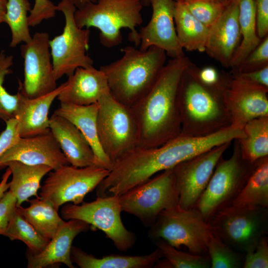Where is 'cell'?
I'll return each instance as SVG.
<instances>
[{
	"instance_id": "43",
	"label": "cell",
	"mask_w": 268,
	"mask_h": 268,
	"mask_svg": "<svg viewBox=\"0 0 268 268\" xmlns=\"http://www.w3.org/2000/svg\"><path fill=\"white\" fill-rule=\"evenodd\" d=\"M255 0L257 33L263 39L268 35V0Z\"/></svg>"
},
{
	"instance_id": "15",
	"label": "cell",
	"mask_w": 268,
	"mask_h": 268,
	"mask_svg": "<svg viewBox=\"0 0 268 268\" xmlns=\"http://www.w3.org/2000/svg\"><path fill=\"white\" fill-rule=\"evenodd\" d=\"M49 35L36 32L31 40L20 47L24 63V80L18 90L29 98H35L54 91L58 87L50 52Z\"/></svg>"
},
{
	"instance_id": "12",
	"label": "cell",
	"mask_w": 268,
	"mask_h": 268,
	"mask_svg": "<svg viewBox=\"0 0 268 268\" xmlns=\"http://www.w3.org/2000/svg\"><path fill=\"white\" fill-rule=\"evenodd\" d=\"M121 212L119 196L112 195L80 205L67 203L61 214L66 219L80 220L103 231L119 250L125 252L134 246L135 236L123 224Z\"/></svg>"
},
{
	"instance_id": "9",
	"label": "cell",
	"mask_w": 268,
	"mask_h": 268,
	"mask_svg": "<svg viewBox=\"0 0 268 268\" xmlns=\"http://www.w3.org/2000/svg\"><path fill=\"white\" fill-rule=\"evenodd\" d=\"M122 211L150 226L163 210L179 206L173 168L162 171L119 196Z\"/></svg>"
},
{
	"instance_id": "21",
	"label": "cell",
	"mask_w": 268,
	"mask_h": 268,
	"mask_svg": "<svg viewBox=\"0 0 268 268\" xmlns=\"http://www.w3.org/2000/svg\"><path fill=\"white\" fill-rule=\"evenodd\" d=\"M108 92L107 80L101 69L93 66L78 67L68 76L57 99L61 103L86 106L97 103Z\"/></svg>"
},
{
	"instance_id": "13",
	"label": "cell",
	"mask_w": 268,
	"mask_h": 268,
	"mask_svg": "<svg viewBox=\"0 0 268 268\" xmlns=\"http://www.w3.org/2000/svg\"><path fill=\"white\" fill-rule=\"evenodd\" d=\"M109 172L110 170L96 165L85 167L64 165L50 172L41 187L40 197L58 210L60 206L68 202L79 204Z\"/></svg>"
},
{
	"instance_id": "20",
	"label": "cell",
	"mask_w": 268,
	"mask_h": 268,
	"mask_svg": "<svg viewBox=\"0 0 268 268\" xmlns=\"http://www.w3.org/2000/svg\"><path fill=\"white\" fill-rule=\"evenodd\" d=\"M89 225L78 219L64 221L45 248L38 253L27 255V268H44L62 263L74 268L71 258L72 241L79 233L86 231Z\"/></svg>"
},
{
	"instance_id": "30",
	"label": "cell",
	"mask_w": 268,
	"mask_h": 268,
	"mask_svg": "<svg viewBox=\"0 0 268 268\" xmlns=\"http://www.w3.org/2000/svg\"><path fill=\"white\" fill-rule=\"evenodd\" d=\"M239 22L242 39L229 68L236 69L262 40L257 33L255 0H239Z\"/></svg>"
},
{
	"instance_id": "44",
	"label": "cell",
	"mask_w": 268,
	"mask_h": 268,
	"mask_svg": "<svg viewBox=\"0 0 268 268\" xmlns=\"http://www.w3.org/2000/svg\"><path fill=\"white\" fill-rule=\"evenodd\" d=\"M230 72L252 83L268 88V66L258 70L247 72L236 73L231 71Z\"/></svg>"
},
{
	"instance_id": "25",
	"label": "cell",
	"mask_w": 268,
	"mask_h": 268,
	"mask_svg": "<svg viewBox=\"0 0 268 268\" xmlns=\"http://www.w3.org/2000/svg\"><path fill=\"white\" fill-rule=\"evenodd\" d=\"M163 255L159 249L144 255L125 256L110 254L96 258L80 249L72 247V262L81 268H149L153 267Z\"/></svg>"
},
{
	"instance_id": "42",
	"label": "cell",
	"mask_w": 268,
	"mask_h": 268,
	"mask_svg": "<svg viewBox=\"0 0 268 268\" xmlns=\"http://www.w3.org/2000/svg\"><path fill=\"white\" fill-rule=\"evenodd\" d=\"M15 197L8 191L0 199V235H3L16 207Z\"/></svg>"
},
{
	"instance_id": "10",
	"label": "cell",
	"mask_w": 268,
	"mask_h": 268,
	"mask_svg": "<svg viewBox=\"0 0 268 268\" xmlns=\"http://www.w3.org/2000/svg\"><path fill=\"white\" fill-rule=\"evenodd\" d=\"M209 229L201 214L195 209L179 206L162 210L151 226L148 236L162 239L177 249L184 246L190 253L208 254L206 241Z\"/></svg>"
},
{
	"instance_id": "18",
	"label": "cell",
	"mask_w": 268,
	"mask_h": 268,
	"mask_svg": "<svg viewBox=\"0 0 268 268\" xmlns=\"http://www.w3.org/2000/svg\"><path fill=\"white\" fill-rule=\"evenodd\" d=\"M239 0H230L209 28L205 52L225 67L239 46L242 35L239 22Z\"/></svg>"
},
{
	"instance_id": "37",
	"label": "cell",
	"mask_w": 268,
	"mask_h": 268,
	"mask_svg": "<svg viewBox=\"0 0 268 268\" xmlns=\"http://www.w3.org/2000/svg\"><path fill=\"white\" fill-rule=\"evenodd\" d=\"M181 2L195 17L208 28L220 15L225 5L221 0H187Z\"/></svg>"
},
{
	"instance_id": "36",
	"label": "cell",
	"mask_w": 268,
	"mask_h": 268,
	"mask_svg": "<svg viewBox=\"0 0 268 268\" xmlns=\"http://www.w3.org/2000/svg\"><path fill=\"white\" fill-rule=\"evenodd\" d=\"M13 57L3 51L0 52V119L4 122L14 118L20 96L19 91L15 94L8 92L3 83L5 76L11 73Z\"/></svg>"
},
{
	"instance_id": "35",
	"label": "cell",
	"mask_w": 268,
	"mask_h": 268,
	"mask_svg": "<svg viewBox=\"0 0 268 268\" xmlns=\"http://www.w3.org/2000/svg\"><path fill=\"white\" fill-rule=\"evenodd\" d=\"M157 248L160 250L170 268H209L211 263L208 254L196 255L181 251L165 241L158 239L155 240Z\"/></svg>"
},
{
	"instance_id": "17",
	"label": "cell",
	"mask_w": 268,
	"mask_h": 268,
	"mask_svg": "<svg viewBox=\"0 0 268 268\" xmlns=\"http://www.w3.org/2000/svg\"><path fill=\"white\" fill-rule=\"evenodd\" d=\"M152 15L148 23L138 32L139 49L145 51L151 46L163 50L173 58L185 56L177 37L174 14V0H150Z\"/></svg>"
},
{
	"instance_id": "16",
	"label": "cell",
	"mask_w": 268,
	"mask_h": 268,
	"mask_svg": "<svg viewBox=\"0 0 268 268\" xmlns=\"http://www.w3.org/2000/svg\"><path fill=\"white\" fill-rule=\"evenodd\" d=\"M231 142L215 146L172 168L180 208H194L205 189L217 163Z\"/></svg>"
},
{
	"instance_id": "29",
	"label": "cell",
	"mask_w": 268,
	"mask_h": 268,
	"mask_svg": "<svg viewBox=\"0 0 268 268\" xmlns=\"http://www.w3.org/2000/svg\"><path fill=\"white\" fill-rule=\"evenodd\" d=\"M27 207L16 206L17 211L45 238L50 240L65 221L47 201L37 198L29 201Z\"/></svg>"
},
{
	"instance_id": "4",
	"label": "cell",
	"mask_w": 268,
	"mask_h": 268,
	"mask_svg": "<svg viewBox=\"0 0 268 268\" xmlns=\"http://www.w3.org/2000/svg\"><path fill=\"white\" fill-rule=\"evenodd\" d=\"M121 51L120 59L99 69L105 74L114 98L132 107L151 88L166 64L167 55L155 46L142 51L128 46Z\"/></svg>"
},
{
	"instance_id": "26",
	"label": "cell",
	"mask_w": 268,
	"mask_h": 268,
	"mask_svg": "<svg viewBox=\"0 0 268 268\" xmlns=\"http://www.w3.org/2000/svg\"><path fill=\"white\" fill-rule=\"evenodd\" d=\"M11 171L12 179L9 184V191L15 197L16 206L35 196L39 198L37 192L41 188L43 177L52 168L45 165H28L17 161H11L4 164Z\"/></svg>"
},
{
	"instance_id": "41",
	"label": "cell",
	"mask_w": 268,
	"mask_h": 268,
	"mask_svg": "<svg viewBox=\"0 0 268 268\" xmlns=\"http://www.w3.org/2000/svg\"><path fill=\"white\" fill-rule=\"evenodd\" d=\"M5 122V128L0 134V157L14 145L21 138L16 119L11 118Z\"/></svg>"
},
{
	"instance_id": "7",
	"label": "cell",
	"mask_w": 268,
	"mask_h": 268,
	"mask_svg": "<svg viewBox=\"0 0 268 268\" xmlns=\"http://www.w3.org/2000/svg\"><path fill=\"white\" fill-rule=\"evenodd\" d=\"M97 127L100 145L113 165L138 144L137 122L131 107L108 92L98 100Z\"/></svg>"
},
{
	"instance_id": "39",
	"label": "cell",
	"mask_w": 268,
	"mask_h": 268,
	"mask_svg": "<svg viewBox=\"0 0 268 268\" xmlns=\"http://www.w3.org/2000/svg\"><path fill=\"white\" fill-rule=\"evenodd\" d=\"M243 268H268V239L262 237L255 249L245 254Z\"/></svg>"
},
{
	"instance_id": "6",
	"label": "cell",
	"mask_w": 268,
	"mask_h": 268,
	"mask_svg": "<svg viewBox=\"0 0 268 268\" xmlns=\"http://www.w3.org/2000/svg\"><path fill=\"white\" fill-rule=\"evenodd\" d=\"M232 154L227 159L222 157L193 209L207 222L217 212L231 205L245 185L254 167L242 156L237 139Z\"/></svg>"
},
{
	"instance_id": "22",
	"label": "cell",
	"mask_w": 268,
	"mask_h": 268,
	"mask_svg": "<svg viewBox=\"0 0 268 268\" xmlns=\"http://www.w3.org/2000/svg\"><path fill=\"white\" fill-rule=\"evenodd\" d=\"M50 129L69 165L76 167L96 165L91 146L71 122L54 113L50 118Z\"/></svg>"
},
{
	"instance_id": "11",
	"label": "cell",
	"mask_w": 268,
	"mask_h": 268,
	"mask_svg": "<svg viewBox=\"0 0 268 268\" xmlns=\"http://www.w3.org/2000/svg\"><path fill=\"white\" fill-rule=\"evenodd\" d=\"M76 8L67 0H61L57 10L62 12L65 23L63 32L52 40L49 45L55 77L71 75L78 67L93 66V60L87 54L90 31L76 24L74 14Z\"/></svg>"
},
{
	"instance_id": "31",
	"label": "cell",
	"mask_w": 268,
	"mask_h": 268,
	"mask_svg": "<svg viewBox=\"0 0 268 268\" xmlns=\"http://www.w3.org/2000/svg\"><path fill=\"white\" fill-rule=\"evenodd\" d=\"M243 130L244 136L237 139L243 157L253 163L268 156V116L251 120Z\"/></svg>"
},
{
	"instance_id": "50",
	"label": "cell",
	"mask_w": 268,
	"mask_h": 268,
	"mask_svg": "<svg viewBox=\"0 0 268 268\" xmlns=\"http://www.w3.org/2000/svg\"><path fill=\"white\" fill-rule=\"evenodd\" d=\"M230 0H222L223 3L226 4Z\"/></svg>"
},
{
	"instance_id": "14",
	"label": "cell",
	"mask_w": 268,
	"mask_h": 268,
	"mask_svg": "<svg viewBox=\"0 0 268 268\" xmlns=\"http://www.w3.org/2000/svg\"><path fill=\"white\" fill-rule=\"evenodd\" d=\"M220 87L231 126L243 129L251 120L268 116V88L230 72H221Z\"/></svg>"
},
{
	"instance_id": "8",
	"label": "cell",
	"mask_w": 268,
	"mask_h": 268,
	"mask_svg": "<svg viewBox=\"0 0 268 268\" xmlns=\"http://www.w3.org/2000/svg\"><path fill=\"white\" fill-rule=\"evenodd\" d=\"M209 230L223 242L243 254L255 249L268 233V207L231 205L207 222Z\"/></svg>"
},
{
	"instance_id": "33",
	"label": "cell",
	"mask_w": 268,
	"mask_h": 268,
	"mask_svg": "<svg viewBox=\"0 0 268 268\" xmlns=\"http://www.w3.org/2000/svg\"><path fill=\"white\" fill-rule=\"evenodd\" d=\"M3 235L11 240L22 241L32 253L41 252L49 241L17 211L16 207Z\"/></svg>"
},
{
	"instance_id": "46",
	"label": "cell",
	"mask_w": 268,
	"mask_h": 268,
	"mask_svg": "<svg viewBox=\"0 0 268 268\" xmlns=\"http://www.w3.org/2000/svg\"><path fill=\"white\" fill-rule=\"evenodd\" d=\"M11 172L9 168H7L5 173L2 176V179L0 182V199L9 189V184L7 182Z\"/></svg>"
},
{
	"instance_id": "47",
	"label": "cell",
	"mask_w": 268,
	"mask_h": 268,
	"mask_svg": "<svg viewBox=\"0 0 268 268\" xmlns=\"http://www.w3.org/2000/svg\"><path fill=\"white\" fill-rule=\"evenodd\" d=\"M76 8H79L89 3L95 2L98 0H67Z\"/></svg>"
},
{
	"instance_id": "38",
	"label": "cell",
	"mask_w": 268,
	"mask_h": 268,
	"mask_svg": "<svg viewBox=\"0 0 268 268\" xmlns=\"http://www.w3.org/2000/svg\"><path fill=\"white\" fill-rule=\"evenodd\" d=\"M268 66V35L231 72L242 73L252 71Z\"/></svg>"
},
{
	"instance_id": "23",
	"label": "cell",
	"mask_w": 268,
	"mask_h": 268,
	"mask_svg": "<svg viewBox=\"0 0 268 268\" xmlns=\"http://www.w3.org/2000/svg\"><path fill=\"white\" fill-rule=\"evenodd\" d=\"M66 85V82L54 91L35 98H29L19 91L20 96L14 118L21 137L35 136L50 131V108Z\"/></svg>"
},
{
	"instance_id": "1",
	"label": "cell",
	"mask_w": 268,
	"mask_h": 268,
	"mask_svg": "<svg viewBox=\"0 0 268 268\" xmlns=\"http://www.w3.org/2000/svg\"><path fill=\"white\" fill-rule=\"evenodd\" d=\"M244 136L243 129L230 126L207 136L179 135L157 147L137 146L113 163L100 188L109 195L119 196L159 172Z\"/></svg>"
},
{
	"instance_id": "19",
	"label": "cell",
	"mask_w": 268,
	"mask_h": 268,
	"mask_svg": "<svg viewBox=\"0 0 268 268\" xmlns=\"http://www.w3.org/2000/svg\"><path fill=\"white\" fill-rule=\"evenodd\" d=\"M11 161L31 165H45L53 170L69 165L51 131L35 136L21 137L0 157V169Z\"/></svg>"
},
{
	"instance_id": "34",
	"label": "cell",
	"mask_w": 268,
	"mask_h": 268,
	"mask_svg": "<svg viewBox=\"0 0 268 268\" xmlns=\"http://www.w3.org/2000/svg\"><path fill=\"white\" fill-rule=\"evenodd\" d=\"M206 246L211 268H243L245 254L231 248L210 230Z\"/></svg>"
},
{
	"instance_id": "27",
	"label": "cell",
	"mask_w": 268,
	"mask_h": 268,
	"mask_svg": "<svg viewBox=\"0 0 268 268\" xmlns=\"http://www.w3.org/2000/svg\"><path fill=\"white\" fill-rule=\"evenodd\" d=\"M174 19L183 49L204 52L209 28L195 17L181 1H175Z\"/></svg>"
},
{
	"instance_id": "48",
	"label": "cell",
	"mask_w": 268,
	"mask_h": 268,
	"mask_svg": "<svg viewBox=\"0 0 268 268\" xmlns=\"http://www.w3.org/2000/svg\"><path fill=\"white\" fill-rule=\"evenodd\" d=\"M7 0H0V24L4 22Z\"/></svg>"
},
{
	"instance_id": "45",
	"label": "cell",
	"mask_w": 268,
	"mask_h": 268,
	"mask_svg": "<svg viewBox=\"0 0 268 268\" xmlns=\"http://www.w3.org/2000/svg\"><path fill=\"white\" fill-rule=\"evenodd\" d=\"M198 75L200 80L209 86H217L220 81L221 72H219L215 67L207 66L199 68Z\"/></svg>"
},
{
	"instance_id": "32",
	"label": "cell",
	"mask_w": 268,
	"mask_h": 268,
	"mask_svg": "<svg viewBox=\"0 0 268 268\" xmlns=\"http://www.w3.org/2000/svg\"><path fill=\"white\" fill-rule=\"evenodd\" d=\"M31 10L28 0H7L4 22L11 30L10 47H15L21 42L27 43L31 40L27 15Z\"/></svg>"
},
{
	"instance_id": "49",
	"label": "cell",
	"mask_w": 268,
	"mask_h": 268,
	"mask_svg": "<svg viewBox=\"0 0 268 268\" xmlns=\"http://www.w3.org/2000/svg\"><path fill=\"white\" fill-rule=\"evenodd\" d=\"M143 5H149L150 4V0H140Z\"/></svg>"
},
{
	"instance_id": "40",
	"label": "cell",
	"mask_w": 268,
	"mask_h": 268,
	"mask_svg": "<svg viewBox=\"0 0 268 268\" xmlns=\"http://www.w3.org/2000/svg\"><path fill=\"white\" fill-rule=\"evenodd\" d=\"M56 11L57 5L50 0H35L28 17L29 27L36 26L43 20L54 17Z\"/></svg>"
},
{
	"instance_id": "2",
	"label": "cell",
	"mask_w": 268,
	"mask_h": 268,
	"mask_svg": "<svg viewBox=\"0 0 268 268\" xmlns=\"http://www.w3.org/2000/svg\"><path fill=\"white\" fill-rule=\"evenodd\" d=\"M192 63L185 56L169 60L149 91L131 107L138 128L137 146L157 147L180 134L177 91L182 75Z\"/></svg>"
},
{
	"instance_id": "28",
	"label": "cell",
	"mask_w": 268,
	"mask_h": 268,
	"mask_svg": "<svg viewBox=\"0 0 268 268\" xmlns=\"http://www.w3.org/2000/svg\"><path fill=\"white\" fill-rule=\"evenodd\" d=\"M231 205L268 207V156L254 162L245 185Z\"/></svg>"
},
{
	"instance_id": "24",
	"label": "cell",
	"mask_w": 268,
	"mask_h": 268,
	"mask_svg": "<svg viewBox=\"0 0 268 268\" xmlns=\"http://www.w3.org/2000/svg\"><path fill=\"white\" fill-rule=\"evenodd\" d=\"M98 108L97 103L86 106L61 103L54 113L67 119L79 130L92 149L96 165L110 171L112 163L104 152L98 138Z\"/></svg>"
},
{
	"instance_id": "3",
	"label": "cell",
	"mask_w": 268,
	"mask_h": 268,
	"mask_svg": "<svg viewBox=\"0 0 268 268\" xmlns=\"http://www.w3.org/2000/svg\"><path fill=\"white\" fill-rule=\"evenodd\" d=\"M199 69L192 63L184 71L179 82L177 100L181 135L204 136L231 126L220 83L217 86L205 84L199 77Z\"/></svg>"
},
{
	"instance_id": "5",
	"label": "cell",
	"mask_w": 268,
	"mask_h": 268,
	"mask_svg": "<svg viewBox=\"0 0 268 268\" xmlns=\"http://www.w3.org/2000/svg\"><path fill=\"white\" fill-rule=\"evenodd\" d=\"M143 5L140 0H98L76 9L74 17L81 28L98 29L100 42L106 48L122 43L123 28L130 30L129 40L138 46L140 40L136 28L143 22Z\"/></svg>"
},
{
	"instance_id": "51",
	"label": "cell",
	"mask_w": 268,
	"mask_h": 268,
	"mask_svg": "<svg viewBox=\"0 0 268 268\" xmlns=\"http://www.w3.org/2000/svg\"><path fill=\"white\" fill-rule=\"evenodd\" d=\"M175 1H186L187 0H174Z\"/></svg>"
}]
</instances>
